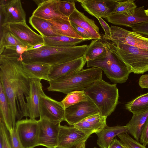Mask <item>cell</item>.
Listing matches in <instances>:
<instances>
[{"label": "cell", "mask_w": 148, "mask_h": 148, "mask_svg": "<svg viewBox=\"0 0 148 148\" xmlns=\"http://www.w3.org/2000/svg\"><path fill=\"white\" fill-rule=\"evenodd\" d=\"M21 62V55L16 52L0 55V83L10 107L14 127L16 119L28 117L25 98L29 93L31 79L24 72Z\"/></svg>", "instance_id": "obj_1"}, {"label": "cell", "mask_w": 148, "mask_h": 148, "mask_svg": "<svg viewBox=\"0 0 148 148\" xmlns=\"http://www.w3.org/2000/svg\"><path fill=\"white\" fill-rule=\"evenodd\" d=\"M87 45L61 47L45 45L37 49L28 50L21 55L22 62L38 63L51 66L72 61L83 56Z\"/></svg>", "instance_id": "obj_2"}, {"label": "cell", "mask_w": 148, "mask_h": 148, "mask_svg": "<svg viewBox=\"0 0 148 148\" xmlns=\"http://www.w3.org/2000/svg\"><path fill=\"white\" fill-rule=\"evenodd\" d=\"M102 79V71L92 67L81 70L49 82L48 91L67 95L74 91L84 90L93 83Z\"/></svg>", "instance_id": "obj_3"}, {"label": "cell", "mask_w": 148, "mask_h": 148, "mask_svg": "<svg viewBox=\"0 0 148 148\" xmlns=\"http://www.w3.org/2000/svg\"><path fill=\"white\" fill-rule=\"evenodd\" d=\"M107 50L104 56L87 62V67L97 68L104 71L107 77L112 82L121 84L125 82L131 73L118 56L114 44L103 39Z\"/></svg>", "instance_id": "obj_4"}, {"label": "cell", "mask_w": 148, "mask_h": 148, "mask_svg": "<svg viewBox=\"0 0 148 148\" xmlns=\"http://www.w3.org/2000/svg\"><path fill=\"white\" fill-rule=\"evenodd\" d=\"M84 90L102 116L107 117L115 110L119 98L116 84H110L102 79L93 83Z\"/></svg>", "instance_id": "obj_5"}, {"label": "cell", "mask_w": 148, "mask_h": 148, "mask_svg": "<svg viewBox=\"0 0 148 148\" xmlns=\"http://www.w3.org/2000/svg\"><path fill=\"white\" fill-rule=\"evenodd\" d=\"M114 47L118 56L131 73L142 74L148 71V50L123 44H114Z\"/></svg>", "instance_id": "obj_6"}, {"label": "cell", "mask_w": 148, "mask_h": 148, "mask_svg": "<svg viewBox=\"0 0 148 148\" xmlns=\"http://www.w3.org/2000/svg\"><path fill=\"white\" fill-rule=\"evenodd\" d=\"M16 129L23 148H34L38 146V120L26 118L18 120Z\"/></svg>", "instance_id": "obj_7"}, {"label": "cell", "mask_w": 148, "mask_h": 148, "mask_svg": "<svg viewBox=\"0 0 148 148\" xmlns=\"http://www.w3.org/2000/svg\"><path fill=\"white\" fill-rule=\"evenodd\" d=\"M110 27V40L115 45L123 44L148 50V38L118 26Z\"/></svg>", "instance_id": "obj_8"}, {"label": "cell", "mask_w": 148, "mask_h": 148, "mask_svg": "<svg viewBox=\"0 0 148 148\" xmlns=\"http://www.w3.org/2000/svg\"><path fill=\"white\" fill-rule=\"evenodd\" d=\"M39 110L40 118L56 123L64 121L65 109L61 101H57L45 94L40 98Z\"/></svg>", "instance_id": "obj_9"}, {"label": "cell", "mask_w": 148, "mask_h": 148, "mask_svg": "<svg viewBox=\"0 0 148 148\" xmlns=\"http://www.w3.org/2000/svg\"><path fill=\"white\" fill-rule=\"evenodd\" d=\"M1 26L12 33L20 40L31 47L45 43L43 37L34 32L26 22L9 23Z\"/></svg>", "instance_id": "obj_10"}, {"label": "cell", "mask_w": 148, "mask_h": 148, "mask_svg": "<svg viewBox=\"0 0 148 148\" xmlns=\"http://www.w3.org/2000/svg\"><path fill=\"white\" fill-rule=\"evenodd\" d=\"M99 113L98 109L91 100L81 102L65 109L64 121L73 126L84 119Z\"/></svg>", "instance_id": "obj_11"}, {"label": "cell", "mask_w": 148, "mask_h": 148, "mask_svg": "<svg viewBox=\"0 0 148 148\" xmlns=\"http://www.w3.org/2000/svg\"><path fill=\"white\" fill-rule=\"evenodd\" d=\"M39 121L38 146L47 148H57L60 123H56L43 118Z\"/></svg>", "instance_id": "obj_12"}, {"label": "cell", "mask_w": 148, "mask_h": 148, "mask_svg": "<svg viewBox=\"0 0 148 148\" xmlns=\"http://www.w3.org/2000/svg\"><path fill=\"white\" fill-rule=\"evenodd\" d=\"M90 135L73 127L60 125L57 148H73L86 141Z\"/></svg>", "instance_id": "obj_13"}, {"label": "cell", "mask_w": 148, "mask_h": 148, "mask_svg": "<svg viewBox=\"0 0 148 148\" xmlns=\"http://www.w3.org/2000/svg\"><path fill=\"white\" fill-rule=\"evenodd\" d=\"M0 4V13L3 17L2 25L26 22V14L20 0H1Z\"/></svg>", "instance_id": "obj_14"}, {"label": "cell", "mask_w": 148, "mask_h": 148, "mask_svg": "<svg viewBox=\"0 0 148 148\" xmlns=\"http://www.w3.org/2000/svg\"><path fill=\"white\" fill-rule=\"evenodd\" d=\"M84 9L97 18H105L111 14L117 0H77Z\"/></svg>", "instance_id": "obj_15"}, {"label": "cell", "mask_w": 148, "mask_h": 148, "mask_svg": "<svg viewBox=\"0 0 148 148\" xmlns=\"http://www.w3.org/2000/svg\"><path fill=\"white\" fill-rule=\"evenodd\" d=\"M105 19L113 24L131 28L136 24L148 21V17L145 13L144 6L137 7L133 14L113 13Z\"/></svg>", "instance_id": "obj_16"}, {"label": "cell", "mask_w": 148, "mask_h": 148, "mask_svg": "<svg viewBox=\"0 0 148 148\" xmlns=\"http://www.w3.org/2000/svg\"><path fill=\"white\" fill-rule=\"evenodd\" d=\"M41 79H32L29 95L25 97L28 117L35 119L40 117V104L41 96L45 94Z\"/></svg>", "instance_id": "obj_17"}, {"label": "cell", "mask_w": 148, "mask_h": 148, "mask_svg": "<svg viewBox=\"0 0 148 148\" xmlns=\"http://www.w3.org/2000/svg\"><path fill=\"white\" fill-rule=\"evenodd\" d=\"M86 62L83 56L72 61L52 66L49 75V81L81 70Z\"/></svg>", "instance_id": "obj_18"}, {"label": "cell", "mask_w": 148, "mask_h": 148, "mask_svg": "<svg viewBox=\"0 0 148 148\" xmlns=\"http://www.w3.org/2000/svg\"><path fill=\"white\" fill-rule=\"evenodd\" d=\"M107 118L99 113L84 119L73 126L90 136L94 133L100 132L107 125Z\"/></svg>", "instance_id": "obj_19"}, {"label": "cell", "mask_w": 148, "mask_h": 148, "mask_svg": "<svg viewBox=\"0 0 148 148\" xmlns=\"http://www.w3.org/2000/svg\"><path fill=\"white\" fill-rule=\"evenodd\" d=\"M70 22L82 28L87 31L91 36L92 39H101L99 27L94 21L89 18L76 8L69 18Z\"/></svg>", "instance_id": "obj_20"}, {"label": "cell", "mask_w": 148, "mask_h": 148, "mask_svg": "<svg viewBox=\"0 0 148 148\" xmlns=\"http://www.w3.org/2000/svg\"><path fill=\"white\" fill-rule=\"evenodd\" d=\"M32 15L46 20L60 17L69 20L59 10L57 0H44L38 6Z\"/></svg>", "instance_id": "obj_21"}, {"label": "cell", "mask_w": 148, "mask_h": 148, "mask_svg": "<svg viewBox=\"0 0 148 148\" xmlns=\"http://www.w3.org/2000/svg\"><path fill=\"white\" fill-rule=\"evenodd\" d=\"M123 133H128L126 125L110 127L106 125L96 134L98 137L97 144L100 148H108L115 136Z\"/></svg>", "instance_id": "obj_22"}, {"label": "cell", "mask_w": 148, "mask_h": 148, "mask_svg": "<svg viewBox=\"0 0 148 148\" xmlns=\"http://www.w3.org/2000/svg\"><path fill=\"white\" fill-rule=\"evenodd\" d=\"M22 68L31 79H43L49 81V75L52 66L45 64L33 63H27L21 62Z\"/></svg>", "instance_id": "obj_23"}, {"label": "cell", "mask_w": 148, "mask_h": 148, "mask_svg": "<svg viewBox=\"0 0 148 148\" xmlns=\"http://www.w3.org/2000/svg\"><path fill=\"white\" fill-rule=\"evenodd\" d=\"M47 20L52 24L54 29L60 35L84 39L75 32L69 20L57 17Z\"/></svg>", "instance_id": "obj_24"}, {"label": "cell", "mask_w": 148, "mask_h": 148, "mask_svg": "<svg viewBox=\"0 0 148 148\" xmlns=\"http://www.w3.org/2000/svg\"><path fill=\"white\" fill-rule=\"evenodd\" d=\"M29 23L43 37L60 36L52 24L47 20L32 15L29 18Z\"/></svg>", "instance_id": "obj_25"}, {"label": "cell", "mask_w": 148, "mask_h": 148, "mask_svg": "<svg viewBox=\"0 0 148 148\" xmlns=\"http://www.w3.org/2000/svg\"><path fill=\"white\" fill-rule=\"evenodd\" d=\"M0 116L10 132L14 127L12 112L3 86L0 83Z\"/></svg>", "instance_id": "obj_26"}, {"label": "cell", "mask_w": 148, "mask_h": 148, "mask_svg": "<svg viewBox=\"0 0 148 148\" xmlns=\"http://www.w3.org/2000/svg\"><path fill=\"white\" fill-rule=\"evenodd\" d=\"M148 117V111L133 115L129 121L126 125L128 133L138 141L142 129Z\"/></svg>", "instance_id": "obj_27"}, {"label": "cell", "mask_w": 148, "mask_h": 148, "mask_svg": "<svg viewBox=\"0 0 148 148\" xmlns=\"http://www.w3.org/2000/svg\"><path fill=\"white\" fill-rule=\"evenodd\" d=\"M43 37L45 45L57 47H74L79 43L89 40L86 39H79L61 35Z\"/></svg>", "instance_id": "obj_28"}, {"label": "cell", "mask_w": 148, "mask_h": 148, "mask_svg": "<svg viewBox=\"0 0 148 148\" xmlns=\"http://www.w3.org/2000/svg\"><path fill=\"white\" fill-rule=\"evenodd\" d=\"M107 50L101 39L92 40L85 52L84 56L87 62L101 58L106 54Z\"/></svg>", "instance_id": "obj_29"}, {"label": "cell", "mask_w": 148, "mask_h": 148, "mask_svg": "<svg viewBox=\"0 0 148 148\" xmlns=\"http://www.w3.org/2000/svg\"><path fill=\"white\" fill-rule=\"evenodd\" d=\"M125 108L133 114L148 111V93L142 94L125 105Z\"/></svg>", "instance_id": "obj_30"}, {"label": "cell", "mask_w": 148, "mask_h": 148, "mask_svg": "<svg viewBox=\"0 0 148 148\" xmlns=\"http://www.w3.org/2000/svg\"><path fill=\"white\" fill-rule=\"evenodd\" d=\"M2 27L0 41V54L6 47L18 45L27 46L20 40L7 29Z\"/></svg>", "instance_id": "obj_31"}, {"label": "cell", "mask_w": 148, "mask_h": 148, "mask_svg": "<svg viewBox=\"0 0 148 148\" xmlns=\"http://www.w3.org/2000/svg\"><path fill=\"white\" fill-rule=\"evenodd\" d=\"M90 100L84 90L74 91L68 94L61 101L65 109L81 102Z\"/></svg>", "instance_id": "obj_32"}, {"label": "cell", "mask_w": 148, "mask_h": 148, "mask_svg": "<svg viewBox=\"0 0 148 148\" xmlns=\"http://www.w3.org/2000/svg\"><path fill=\"white\" fill-rule=\"evenodd\" d=\"M137 7L134 0H117L112 13H122L128 14H133Z\"/></svg>", "instance_id": "obj_33"}, {"label": "cell", "mask_w": 148, "mask_h": 148, "mask_svg": "<svg viewBox=\"0 0 148 148\" xmlns=\"http://www.w3.org/2000/svg\"><path fill=\"white\" fill-rule=\"evenodd\" d=\"M57 1L60 12L65 16L69 18L76 8L74 1L57 0Z\"/></svg>", "instance_id": "obj_34"}, {"label": "cell", "mask_w": 148, "mask_h": 148, "mask_svg": "<svg viewBox=\"0 0 148 148\" xmlns=\"http://www.w3.org/2000/svg\"><path fill=\"white\" fill-rule=\"evenodd\" d=\"M117 136L123 145L130 148H147L146 146L132 138L127 133H121Z\"/></svg>", "instance_id": "obj_35"}, {"label": "cell", "mask_w": 148, "mask_h": 148, "mask_svg": "<svg viewBox=\"0 0 148 148\" xmlns=\"http://www.w3.org/2000/svg\"><path fill=\"white\" fill-rule=\"evenodd\" d=\"M11 148H23L17 133L16 127H13L9 132Z\"/></svg>", "instance_id": "obj_36"}, {"label": "cell", "mask_w": 148, "mask_h": 148, "mask_svg": "<svg viewBox=\"0 0 148 148\" xmlns=\"http://www.w3.org/2000/svg\"><path fill=\"white\" fill-rule=\"evenodd\" d=\"M0 130L2 132L3 137V148H11L10 141V134L3 120L0 118Z\"/></svg>", "instance_id": "obj_37"}, {"label": "cell", "mask_w": 148, "mask_h": 148, "mask_svg": "<svg viewBox=\"0 0 148 148\" xmlns=\"http://www.w3.org/2000/svg\"><path fill=\"white\" fill-rule=\"evenodd\" d=\"M131 28L133 31L148 38V21L136 24Z\"/></svg>", "instance_id": "obj_38"}, {"label": "cell", "mask_w": 148, "mask_h": 148, "mask_svg": "<svg viewBox=\"0 0 148 148\" xmlns=\"http://www.w3.org/2000/svg\"><path fill=\"white\" fill-rule=\"evenodd\" d=\"M97 19L105 32V35L102 37L103 39L106 40H110L111 37L110 27L102 18H98Z\"/></svg>", "instance_id": "obj_39"}, {"label": "cell", "mask_w": 148, "mask_h": 148, "mask_svg": "<svg viewBox=\"0 0 148 148\" xmlns=\"http://www.w3.org/2000/svg\"><path fill=\"white\" fill-rule=\"evenodd\" d=\"M140 140L145 146L148 145V117L142 129Z\"/></svg>", "instance_id": "obj_40"}, {"label": "cell", "mask_w": 148, "mask_h": 148, "mask_svg": "<svg viewBox=\"0 0 148 148\" xmlns=\"http://www.w3.org/2000/svg\"><path fill=\"white\" fill-rule=\"evenodd\" d=\"M70 23L75 32L83 38L89 40L92 39L91 36L87 31L75 24Z\"/></svg>", "instance_id": "obj_41"}, {"label": "cell", "mask_w": 148, "mask_h": 148, "mask_svg": "<svg viewBox=\"0 0 148 148\" xmlns=\"http://www.w3.org/2000/svg\"><path fill=\"white\" fill-rule=\"evenodd\" d=\"M138 84L141 88L148 89V74L143 75L140 77Z\"/></svg>", "instance_id": "obj_42"}, {"label": "cell", "mask_w": 148, "mask_h": 148, "mask_svg": "<svg viewBox=\"0 0 148 148\" xmlns=\"http://www.w3.org/2000/svg\"><path fill=\"white\" fill-rule=\"evenodd\" d=\"M108 148H124L121 141L116 138L113 139Z\"/></svg>", "instance_id": "obj_43"}, {"label": "cell", "mask_w": 148, "mask_h": 148, "mask_svg": "<svg viewBox=\"0 0 148 148\" xmlns=\"http://www.w3.org/2000/svg\"><path fill=\"white\" fill-rule=\"evenodd\" d=\"M3 137L2 131L0 130V148H3Z\"/></svg>", "instance_id": "obj_44"}, {"label": "cell", "mask_w": 148, "mask_h": 148, "mask_svg": "<svg viewBox=\"0 0 148 148\" xmlns=\"http://www.w3.org/2000/svg\"><path fill=\"white\" fill-rule=\"evenodd\" d=\"M45 45V44H39L37 45H36L32 47H31L29 48V49L28 50L30 49H37L40 48L42 47Z\"/></svg>", "instance_id": "obj_45"}, {"label": "cell", "mask_w": 148, "mask_h": 148, "mask_svg": "<svg viewBox=\"0 0 148 148\" xmlns=\"http://www.w3.org/2000/svg\"><path fill=\"white\" fill-rule=\"evenodd\" d=\"M86 142H82L77 146L75 148H86Z\"/></svg>", "instance_id": "obj_46"}, {"label": "cell", "mask_w": 148, "mask_h": 148, "mask_svg": "<svg viewBox=\"0 0 148 148\" xmlns=\"http://www.w3.org/2000/svg\"><path fill=\"white\" fill-rule=\"evenodd\" d=\"M34 1L38 5V6L42 3L43 1V0H34Z\"/></svg>", "instance_id": "obj_47"}, {"label": "cell", "mask_w": 148, "mask_h": 148, "mask_svg": "<svg viewBox=\"0 0 148 148\" xmlns=\"http://www.w3.org/2000/svg\"><path fill=\"white\" fill-rule=\"evenodd\" d=\"M145 12L146 15L148 17V8L146 10H145Z\"/></svg>", "instance_id": "obj_48"}, {"label": "cell", "mask_w": 148, "mask_h": 148, "mask_svg": "<svg viewBox=\"0 0 148 148\" xmlns=\"http://www.w3.org/2000/svg\"><path fill=\"white\" fill-rule=\"evenodd\" d=\"M123 145L124 146V148H129V147H127V146H125V145Z\"/></svg>", "instance_id": "obj_49"}, {"label": "cell", "mask_w": 148, "mask_h": 148, "mask_svg": "<svg viewBox=\"0 0 148 148\" xmlns=\"http://www.w3.org/2000/svg\"><path fill=\"white\" fill-rule=\"evenodd\" d=\"M94 148H97L96 147H94Z\"/></svg>", "instance_id": "obj_50"}]
</instances>
